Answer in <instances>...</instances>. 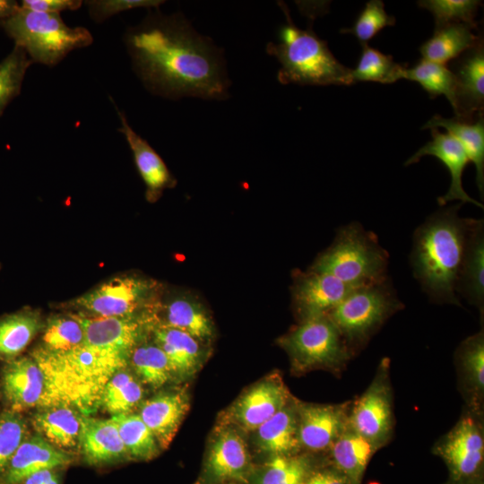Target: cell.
Instances as JSON below:
<instances>
[{
  "label": "cell",
  "mask_w": 484,
  "mask_h": 484,
  "mask_svg": "<svg viewBox=\"0 0 484 484\" xmlns=\"http://www.w3.org/2000/svg\"><path fill=\"white\" fill-rule=\"evenodd\" d=\"M124 40L134 72L151 93L169 99L228 97L230 82L220 48L182 14L150 9Z\"/></svg>",
  "instance_id": "6da1fadb"
},
{
  "label": "cell",
  "mask_w": 484,
  "mask_h": 484,
  "mask_svg": "<svg viewBox=\"0 0 484 484\" xmlns=\"http://www.w3.org/2000/svg\"><path fill=\"white\" fill-rule=\"evenodd\" d=\"M31 357L44 376L39 406H67L89 416L100 407L106 385L129 365V358L83 341L62 352L36 348Z\"/></svg>",
  "instance_id": "7a4b0ae2"
},
{
  "label": "cell",
  "mask_w": 484,
  "mask_h": 484,
  "mask_svg": "<svg viewBox=\"0 0 484 484\" xmlns=\"http://www.w3.org/2000/svg\"><path fill=\"white\" fill-rule=\"evenodd\" d=\"M462 204L434 212L413 236L411 254L413 273L435 302L461 305L456 282L473 220L459 216Z\"/></svg>",
  "instance_id": "3957f363"
},
{
  "label": "cell",
  "mask_w": 484,
  "mask_h": 484,
  "mask_svg": "<svg viewBox=\"0 0 484 484\" xmlns=\"http://www.w3.org/2000/svg\"><path fill=\"white\" fill-rule=\"evenodd\" d=\"M286 22L279 29V42L267 44L266 51L281 65L277 79L282 84L350 85L351 69L341 64L311 27L303 30L291 20L287 5L278 2Z\"/></svg>",
  "instance_id": "277c9868"
},
{
  "label": "cell",
  "mask_w": 484,
  "mask_h": 484,
  "mask_svg": "<svg viewBox=\"0 0 484 484\" xmlns=\"http://www.w3.org/2000/svg\"><path fill=\"white\" fill-rule=\"evenodd\" d=\"M388 263L389 254L376 235L353 221L338 229L333 244L309 270L330 274L354 289L388 278Z\"/></svg>",
  "instance_id": "5b68a950"
},
{
  "label": "cell",
  "mask_w": 484,
  "mask_h": 484,
  "mask_svg": "<svg viewBox=\"0 0 484 484\" xmlns=\"http://www.w3.org/2000/svg\"><path fill=\"white\" fill-rule=\"evenodd\" d=\"M15 46L25 50L32 62L53 66L71 51L86 48L93 41L84 27H69L59 13L22 8L0 22Z\"/></svg>",
  "instance_id": "8992f818"
},
{
  "label": "cell",
  "mask_w": 484,
  "mask_h": 484,
  "mask_svg": "<svg viewBox=\"0 0 484 484\" xmlns=\"http://www.w3.org/2000/svg\"><path fill=\"white\" fill-rule=\"evenodd\" d=\"M403 307L389 278L354 288L328 315L351 348L364 344L395 312Z\"/></svg>",
  "instance_id": "52a82bcc"
},
{
  "label": "cell",
  "mask_w": 484,
  "mask_h": 484,
  "mask_svg": "<svg viewBox=\"0 0 484 484\" xmlns=\"http://www.w3.org/2000/svg\"><path fill=\"white\" fill-rule=\"evenodd\" d=\"M278 342L288 353L292 370L298 374L317 368L339 370L351 356L328 315L301 321Z\"/></svg>",
  "instance_id": "ba28073f"
},
{
  "label": "cell",
  "mask_w": 484,
  "mask_h": 484,
  "mask_svg": "<svg viewBox=\"0 0 484 484\" xmlns=\"http://www.w3.org/2000/svg\"><path fill=\"white\" fill-rule=\"evenodd\" d=\"M159 284L152 279L123 275L111 278L67 303L90 316H136L156 305Z\"/></svg>",
  "instance_id": "9c48e42d"
},
{
  "label": "cell",
  "mask_w": 484,
  "mask_h": 484,
  "mask_svg": "<svg viewBox=\"0 0 484 484\" xmlns=\"http://www.w3.org/2000/svg\"><path fill=\"white\" fill-rule=\"evenodd\" d=\"M393 422L389 363L385 359L367 390L350 405L348 426L378 449L391 437Z\"/></svg>",
  "instance_id": "30bf717a"
},
{
  "label": "cell",
  "mask_w": 484,
  "mask_h": 484,
  "mask_svg": "<svg viewBox=\"0 0 484 484\" xmlns=\"http://www.w3.org/2000/svg\"><path fill=\"white\" fill-rule=\"evenodd\" d=\"M243 433L236 427L217 423L208 441L204 484H248L255 467Z\"/></svg>",
  "instance_id": "8fae6325"
},
{
  "label": "cell",
  "mask_w": 484,
  "mask_h": 484,
  "mask_svg": "<svg viewBox=\"0 0 484 484\" xmlns=\"http://www.w3.org/2000/svg\"><path fill=\"white\" fill-rule=\"evenodd\" d=\"M291 397L280 374L272 373L241 393L221 413L218 423L252 433L281 411Z\"/></svg>",
  "instance_id": "7c38bea8"
},
{
  "label": "cell",
  "mask_w": 484,
  "mask_h": 484,
  "mask_svg": "<svg viewBox=\"0 0 484 484\" xmlns=\"http://www.w3.org/2000/svg\"><path fill=\"white\" fill-rule=\"evenodd\" d=\"M435 452L448 466L455 480L475 474L484 456V439L480 424L463 416L436 445Z\"/></svg>",
  "instance_id": "4fadbf2b"
},
{
  "label": "cell",
  "mask_w": 484,
  "mask_h": 484,
  "mask_svg": "<svg viewBox=\"0 0 484 484\" xmlns=\"http://www.w3.org/2000/svg\"><path fill=\"white\" fill-rule=\"evenodd\" d=\"M350 403L314 404L298 402V435L301 449H330L348 428Z\"/></svg>",
  "instance_id": "5bb4252c"
},
{
  "label": "cell",
  "mask_w": 484,
  "mask_h": 484,
  "mask_svg": "<svg viewBox=\"0 0 484 484\" xmlns=\"http://www.w3.org/2000/svg\"><path fill=\"white\" fill-rule=\"evenodd\" d=\"M456 82L455 117L472 122L483 117L484 46L483 39L455 59L450 68Z\"/></svg>",
  "instance_id": "9a60e30c"
},
{
  "label": "cell",
  "mask_w": 484,
  "mask_h": 484,
  "mask_svg": "<svg viewBox=\"0 0 484 484\" xmlns=\"http://www.w3.org/2000/svg\"><path fill=\"white\" fill-rule=\"evenodd\" d=\"M351 290L330 274L298 273L292 288L295 310L301 321L328 315Z\"/></svg>",
  "instance_id": "2e32d148"
},
{
  "label": "cell",
  "mask_w": 484,
  "mask_h": 484,
  "mask_svg": "<svg viewBox=\"0 0 484 484\" xmlns=\"http://www.w3.org/2000/svg\"><path fill=\"white\" fill-rule=\"evenodd\" d=\"M432 140L419 148L407 161L405 166L417 163L423 156L437 158L448 169L451 176V184L447 193L437 198L440 205L448 202L458 200L471 203L480 208L482 203L471 198L463 189L462 176L465 167L470 162L468 155L460 143L449 134L441 133L437 128H432Z\"/></svg>",
  "instance_id": "e0dca14e"
},
{
  "label": "cell",
  "mask_w": 484,
  "mask_h": 484,
  "mask_svg": "<svg viewBox=\"0 0 484 484\" xmlns=\"http://www.w3.org/2000/svg\"><path fill=\"white\" fill-rule=\"evenodd\" d=\"M190 408L186 388L161 392L141 404L139 416L151 429L161 449L176 436Z\"/></svg>",
  "instance_id": "ac0fdd59"
},
{
  "label": "cell",
  "mask_w": 484,
  "mask_h": 484,
  "mask_svg": "<svg viewBox=\"0 0 484 484\" xmlns=\"http://www.w3.org/2000/svg\"><path fill=\"white\" fill-rule=\"evenodd\" d=\"M152 340L164 351L170 364L174 379L193 378L208 357L206 345L180 330L154 324Z\"/></svg>",
  "instance_id": "d6986e66"
},
{
  "label": "cell",
  "mask_w": 484,
  "mask_h": 484,
  "mask_svg": "<svg viewBox=\"0 0 484 484\" xmlns=\"http://www.w3.org/2000/svg\"><path fill=\"white\" fill-rule=\"evenodd\" d=\"M72 457L42 436L25 439L4 470L1 484H20L30 475L68 465Z\"/></svg>",
  "instance_id": "ffe728a7"
},
{
  "label": "cell",
  "mask_w": 484,
  "mask_h": 484,
  "mask_svg": "<svg viewBox=\"0 0 484 484\" xmlns=\"http://www.w3.org/2000/svg\"><path fill=\"white\" fill-rule=\"evenodd\" d=\"M298 402L292 396L281 411L252 432L255 445L268 458L294 455L301 450L298 435Z\"/></svg>",
  "instance_id": "44dd1931"
},
{
  "label": "cell",
  "mask_w": 484,
  "mask_h": 484,
  "mask_svg": "<svg viewBox=\"0 0 484 484\" xmlns=\"http://www.w3.org/2000/svg\"><path fill=\"white\" fill-rule=\"evenodd\" d=\"M3 387L12 411H20L39 404L44 391V376L32 357L7 360L3 372Z\"/></svg>",
  "instance_id": "7402d4cb"
},
{
  "label": "cell",
  "mask_w": 484,
  "mask_h": 484,
  "mask_svg": "<svg viewBox=\"0 0 484 484\" xmlns=\"http://www.w3.org/2000/svg\"><path fill=\"white\" fill-rule=\"evenodd\" d=\"M79 445L91 464H103L130 458L117 427L110 419L81 416Z\"/></svg>",
  "instance_id": "603a6c76"
},
{
  "label": "cell",
  "mask_w": 484,
  "mask_h": 484,
  "mask_svg": "<svg viewBox=\"0 0 484 484\" xmlns=\"http://www.w3.org/2000/svg\"><path fill=\"white\" fill-rule=\"evenodd\" d=\"M121 126L118 131L124 134L134 156L137 170L142 177L149 200H155L161 192L174 185V179L160 156L129 125L126 117L117 108Z\"/></svg>",
  "instance_id": "cb8c5ba5"
},
{
  "label": "cell",
  "mask_w": 484,
  "mask_h": 484,
  "mask_svg": "<svg viewBox=\"0 0 484 484\" xmlns=\"http://www.w3.org/2000/svg\"><path fill=\"white\" fill-rule=\"evenodd\" d=\"M484 220L473 219L469 229L460 266L456 293L483 311L484 302Z\"/></svg>",
  "instance_id": "d4e9b609"
},
{
  "label": "cell",
  "mask_w": 484,
  "mask_h": 484,
  "mask_svg": "<svg viewBox=\"0 0 484 484\" xmlns=\"http://www.w3.org/2000/svg\"><path fill=\"white\" fill-rule=\"evenodd\" d=\"M161 307L163 318L154 324L185 332L205 345L213 339V321L196 298L177 294L169 298Z\"/></svg>",
  "instance_id": "484cf974"
},
{
  "label": "cell",
  "mask_w": 484,
  "mask_h": 484,
  "mask_svg": "<svg viewBox=\"0 0 484 484\" xmlns=\"http://www.w3.org/2000/svg\"><path fill=\"white\" fill-rule=\"evenodd\" d=\"M477 28L464 22L436 26L433 36L419 48L422 59L443 65L456 59L483 39Z\"/></svg>",
  "instance_id": "4316f807"
},
{
  "label": "cell",
  "mask_w": 484,
  "mask_h": 484,
  "mask_svg": "<svg viewBox=\"0 0 484 484\" xmlns=\"http://www.w3.org/2000/svg\"><path fill=\"white\" fill-rule=\"evenodd\" d=\"M442 127L454 137L466 151L471 162L476 168V183L483 198L484 193V119L468 122L454 118H445L440 115L432 117L422 129Z\"/></svg>",
  "instance_id": "83f0119b"
},
{
  "label": "cell",
  "mask_w": 484,
  "mask_h": 484,
  "mask_svg": "<svg viewBox=\"0 0 484 484\" xmlns=\"http://www.w3.org/2000/svg\"><path fill=\"white\" fill-rule=\"evenodd\" d=\"M329 450L335 468L346 477L349 484H360L377 448L348 426Z\"/></svg>",
  "instance_id": "f1b7e54d"
},
{
  "label": "cell",
  "mask_w": 484,
  "mask_h": 484,
  "mask_svg": "<svg viewBox=\"0 0 484 484\" xmlns=\"http://www.w3.org/2000/svg\"><path fill=\"white\" fill-rule=\"evenodd\" d=\"M81 416L73 408L52 406L42 408L33 418L35 429L58 448H72L79 445Z\"/></svg>",
  "instance_id": "f546056e"
},
{
  "label": "cell",
  "mask_w": 484,
  "mask_h": 484,
  "mask_svg": "<svg viewBox=\"0 0 484 484\" xmlns=\"http://www.w3.org/2000/svg\"><path fill=\"white\" fill-rule=\"evenodd\" d=\"M43 327L38 311L23 308L0 316V358H17Z\"/></svg>",
  "instance_id": "4dcf8cb0"
},
{
  "label": "cell",
  "mask_w": 484,
  "mask_h": 484,
  "mask_svg": "<svg viewBox=\"0 0 484 484\" xmlns=\"http://www.w3.org/2000/svg\"><path fill=\"white\" fill-rule=\"evenodd\" d=\"M129 364L136 377L153 389H159L174 376L164 351L154 342L143 339L132 350Z\"/></svg>",
  "instance_id": "1f68e13d"
},
{
  "label": "cell",
  "mask_w": 484,
  "mask_h": 484,
  "mask_svg": "<svg viewBox=\"0 0 484 484\" xmlns=\"http://www.w3.org/2000/svg\"><path fill=\"white\" fill-rule=\"evenodd\" d=\"M312 471L307 454L274 456L254 469L248 484H300Z\"/></svg>",
  "instance_id": "d6a6232c"
},
{
  "label": "cell",
  "mask_w": 484,
  "mask_h": 484,
  "mask_svg": "<svg viewBox=\"0 0 484 484\" xmlns=\"http://www.w3.org/2000/svg\"><path fill=\"white\" fill-rule=\"evenodd\" d=\"M130 458L148 461L156 457L161 448L151 429L139 414L127 412L111 417Z\"/></svg>",
  "instance_id": "836d02e7"
},
{
  "label": "cell",
  "mask_w": 484,
  "mask_h": 484,
  "mask_svg": "<svg viewBox=\"0 0 484 484\" xmlns=\"http://www.w3.org/2000/svg\"><path fill=\"white\" fill-rule=\"evenodd\" d=\"M143 395L141 381L125 368L117 372L106 385L100 407L112 415L131 412L141 403Z\"/></svg>",
  "instance_id": "e575fe53"
},
{
  "label": "cell",
  "mask_w": 484,
  "mask_h": 484,
  "mask_svg": "<svg viewBox=\"0 0 484 484\" xmlns=\"http://www.w3.org/2000/svg\"><path fill=\"white\" fill-rule=\"evenodd\" d=\"M403 79L420 84L431 98L445 95L454 108L456 82L454 74L446 65L421 59L413 67L405 68Z\"/></svg>",
  "instance_id": "d590c367"
},
{
  "label": "cell",
  "mask_w": 484,
  "mask_h": 484,
  "mask_svg": "<svg viewBox=\"0 0 484 484\" xmlns=\"http://www.w3.org/2000/svg\"><path fill=\"white\" fill-rule=\"evenodd\" d=\"M362 45V53L357 66L351 70V76L356 82H376L380 83H393L403 79L405 65H400L390 55L370 48L367 44Z\"/></svg>",
  "instance_id": "8d00e7d4"
},
{
  "label": "cell",
  "mask_w": 484,
  "mask_h": 484,
  "mask_svg": "<svg viewBox=\"0 0 484 484\" xmlns=\"http://www.w3.org/2000/svg\"><path fill=\"white\" fill-rule=\"evenodd\" d=\"M460 370L468 389L477 397L484 389V335L480 332L464 340L457 350Z\"/></svg>",
  "instance_id": "74e56055"
},
{
  "label": "cell",
  "mask_w": 484,
  "mask_h": 484,
  "mask_svg": "<svg viewBox=\"0 0 484 484\" xmlns=\"http://www.w3.org/2000/svg\"><path fill=\"white\" fill-rule=\"evenodd\" d=\"M84 330L76 315L50 317L44 328L40 347L53 352H62L81 345Z\"/></svg>",
  "instance_id": "f35d334b"
},
{
  "label": "cell",
  "mask_w": 484,
  "mask_h": 484,
  "mask_svg": "<svg viewBox=\"0 0 484 484\" xmlns=\"http://www.w3.org/2000/svg\"><path fill=\"white\" fill-rule=\"evenodd\" d=\"M32 63L25 50L15 45L0 62V116L20 94L25 73Z\"/></svg>",
  "instance_id": "ab89813d"
},
{
  "label": "cell",
  "mask_w": 484,
  "mask_h": 484,
  "mask_svg": "<svg viewBox=\"0 0 484 484\" xmlns=\"http://www.w3.org/2000/svg\"><path fill=\"white\" fill-rule=\"evenodd\" d=\"M418 5L428 10L436 26L454 22L477 24L475 16L482 2L479 0H421Z\"/></svg>",
  "instance_id": "60d3db41"
},
{
  "label": "cell",
  "mask_w": 484,
  "mask_h": 484,
  "mask_svg": "<svg viewBox=\"0 0 484 484\" xmlns=\"http://www.w3.org/2000/svg\"><path fill=\"white\" fill-rule=\"evenodd\" d=\"M395 18L388 15L381 0L368 1L351 28L341 30V33L354 35L361 44L372 39L381 30L393 26Z\"/></svg>",
  "instance_id": "b9f144b4"
},
{
  "label": "cell",
  "mask_w": 484,
  "mask_h": 484,
  "mask_svg": "<svg viewBox=\"0 0 484 484\" xmlns=\"http://www.w3.org/2000/svg\"><path fill=\"white\" fill-rule=\"evenodd\" d=\"M26 423L17 411H9L0 414V472L25 440Z\"/></svg>",
  "instance_id": "7bdbcfd3"
},
{
  "label": "cell",
  "mask_w": 484,
  "mask_h": 484,
  "mask_svg": "<svg viewBox=\"0 0 484 484\" xmlns=\"http://www.w3.org/2000/svg\"><path fill=\"white\" fill-rule=\"evenodd\" d=\"M91 18L96 22H103L111 16L124 11L138 7L158 8L160 0H90L85 1Z\"/></svg>",
  "instance_id": "ee69618b"
},
{
  "label": "cell",
  "mask_w": 484,
  "mask_h": 484,
  "mask_svg": "<svg viewBox=\"0 0 484 484\" xmlns=\"http://www.w3.org/2000/svg\"><path fill=\"white\" fill-rule=\"evenodd\" d=\"M82 4L81 0H22V8L49 13H59L64 11H75Z\"/></svg>",
  "instance_id": "f6af8a7d"
},
{
  "label": "cell",
  "mask_w": 484,
  "mask_h": 484,
  "mask_svg": "<svg viewBox=\"0 0 484 484\" xmlns=\"http://www.w3.org/2000/svg\"><path fill=\"white\" fill-rule=\"evenodd\" d=\"M300 484H349L346 477L335 467L312 471Z\"/></svg>",
  "instance_id": "bcb514c9"
},
{
  "label": "cell",
  "mask_w": 484,
  "mask_h": 484,
  "mask_svg": "<svg viewBox=\"0 0 484 484\" xmlns=\"http://www.w3.org/2000/svg\"><path fill=\"white\" fill-rule=\"evenodd\" d=\"M19 7L16 1L0 0V22L13 15Z\"/></svg>",
  "instance_id": "7dc6e473"
},
{
  "label": "cell",
  "mask_w": 484,
  "mask_h": 484,
  "mask_svg": "<svg viewBox=\"0 0 484 484\" xmlns=\"http://www.w3.org/2000/svg\"><path fill=\"white\" fill-rule=\"evenodd\" d=\"M53 474L52 470H42L27 477L23 484H45Z\"/></svg>",
  "instance_id": "c3c4849f"
},
{
  "label": "cell",
  "mask_w": 484,
  "mask_h": 484,
  "mask_svg": "<svg viewBox=\"0 0 484 484\" xmlns=\"http://www.w3.org/2000/svg\"><path fill=\"white\" fill-rule=\"evenodd\" d=\"M45 484H59L57 476L53 473Z\"/></svg>",
  "instance_id": "681fc988"
},
{
  "label": "cell",
  "mask_w": 484,
  "mask_h": 484,
  "mask_svg": "<svg viewBox=\"0 0 484 484\" xmlns=\"http://www.w3.org/2000/svg\"><path fill=\"white\" fill-rule=\"evenodd\" d=\"M466 484H483V483L482 482H477V483L470 482V483H466Z\"/></svg>",
  "instance_id": "f907efd6"
},
{
  "label": "cell",
  "mask_w": 484,
  "mask_h": 484,
  "mask_svg": "<svg viewBox=\"0 0 484 484\" xmlns=\"http://www.w3.org/2000/svg\"><path fill=\"white\" fill-rule=\"evenodd\" d=\"M222 484H238V483H232V482H231V483H222Z\"/></svg>",
  "instance_id": "816d5d0a"
}]
</instances>
